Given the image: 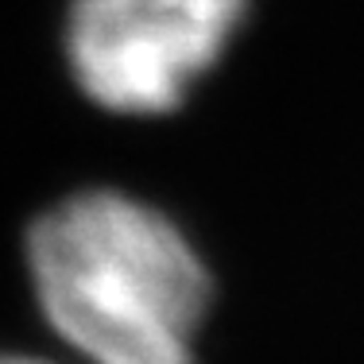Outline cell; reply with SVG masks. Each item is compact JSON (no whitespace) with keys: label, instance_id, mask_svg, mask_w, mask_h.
Segmentation results:
<instances>
[{"label":"cell","instance_id":"1","mask_svg":"<svg viewBox=\"0 0 364 364\" xmlns=\"http://www.w3.org/2000/svg\"><path fill=\"white\" fill-rule=\"evenodd\" d=\"M31 291L90 364H194L210 275L186 232L124 190H77L23 240Z\"/></svg>","mask_w":364,"mask_h":364},{"label":"cell","instance_id":"2","mask_svg":"<svg viewBox=\"0 0 364 364\" xmlns=\"http://www.w3.org/2000/svg\"><path fill=\"white\" fill-rule=\"evenodd\" d=\"M248 0H70L63 58L85 101L163 117L221 63Z\"/></svg>","mask_w":364,"mask_h":364},{"label":"cell","instance_id":"3","mask_svg":"<svg viewBox=\"0 0 364 364\" xmlns=\"http://www.w3.org/2000/svg\"><path fill=\"white\" fill-rule=\"evenodd\" d=\"M0 364H50V360H39V357H0Z\"/></svg>","mask_w":364,"mask_h":364}]
</instances>
